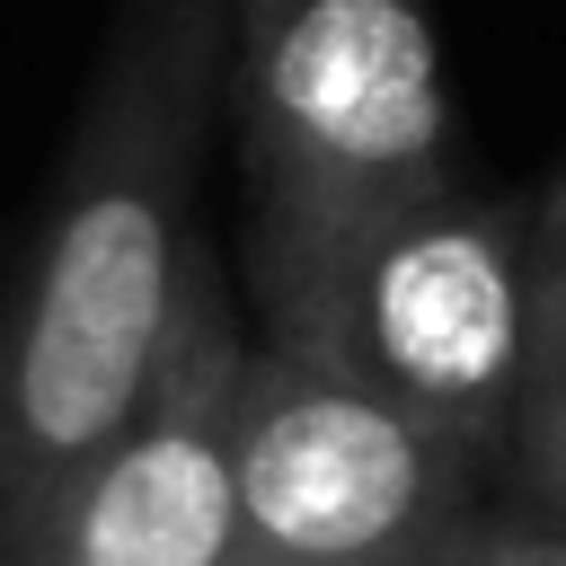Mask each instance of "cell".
Instances as JSON below:
<instances>
[{
  "label": "cell",
  "mask_w": 566,
  "mask_h": 566,
  "mask_svg": "<svg viewBox=\"0 0 566 566\" xmlns=\"http://www.w3.org/2000/svg\"><path fill=\"white\" fill-rule=\"evenodd\" d=\"M221 71L230 0H124L0 336V566L35 548L62 486L124 433L168 345Z\"/></svg>",
  "instance_id": "obj_1"
},
{
  "label": "cell",
  "mask_w": 566,
  "mask_h": 566,
  "mask_svg": "<svg viewBox=\"0 0 566 566\" xmlns=\"http://www.w3.org/2000/svg\"><path fill=\"white\" fill-rule=\"evenodd\" d=\"M248 283L292 318L371 230L451 195V80L424 0H283L230 27Z\"/></svg>",
  "instance_id": "obj_2"
},
{
  "label": "cell",
  "mask_w": 566,
  "mask_h": 566,
  "mask_svg": "<svg viewBox=\"0 0 566 566\" xmlns=\"http://www.w3.org/2000/svg\"><path fill=\"white\" fill-rule=\"evenodd\" d=\"M265 345L363 380L478 469L486 451H504L522 398L531 221L451 186L371 230L292 318L265 327Z\"/></svg>",
  "instance_id": "obj_3"
},
{
  "label": "cell",
  "mask_w": 566,
  "mask_h": 566,
  "mask_svg": "<svg viewBox=\"0 0 566 566\" xmlns=\"http://www.w3.org/2000/svg\"><path fill=\"white\" fill-rule=\"evenodd\" d=\"M239 548L283 566H442L469 531V460L363 380L256 345L230 407Z\"/></svg>",
  "instance_id": "obj_4"
},
{
  "label": "cell",
  "mask_w": 566,
  "mask_h": 566,
  "mask_svg": "<svg viewBox=\"0 0 566 566\" xmlns=\"http://www.w3.org/2000/svg\"><path fill=\"white\" fill-rule=\"evenodd\" d=\"M239 318L203 248H186L168 345L124 416V433L62 486L35 531V566H221L239 548L230 407H239ZM18 557V566H27Z\"/></svg>",
  "instance_id": "obj_5"
},
{
  "label": "cell",
  "mask_w": 566,
  "mask_h": 566,
  "mask_svg": "<svg viewBox=\"0 0 566 566\" xmlns=\"http://www.w3.org/2000/svg\"><path fill=\"white\" fill-rule=\"evenodd\" d=\"M531 504L566 522V239L531 256V354H522V398L504 433Z\"/></svg>",
  "instance_id": "obj_6"
},
{
  "label": "cell",
  "mask_w": 566,
  "mask_h": 566,
  "mask_svg": "<svg viewBox=\"0 0 566 566\" xmlns=\"http://www.w3.org/2000/svg\"><path fill=\"white\" fill-rule=\"evenodd\" d=\"M442 566H566V531H460Z\"/></svg>",
  "instance_id": "obj_7"
},
{
  "label": "cell",
  "mask_w": 566,
  "mask_h": 566,
  "mask_svg": "<svg viewBox=\"0 0 566 566\" xmlns=\"http://www.w3.org/2000/svg\"><path fill=\"white\" fill-rule=\"evenodd\" d=\"M539 239H548V248L566 239V168H557V186L539 195Z\"/></svg>",
  "instance_id": "obj_8"
},
{
  "label": "cell",
  "mask_w": 566,
  "mask_h": 566,
  "mask_svg": "<svg viewBox=\"0 0 566 566\" xmlns=\"http://www.w3.org/2000/svg\"><path fill=\"white\" fill-rule=\"evenodd\" d=\"M265 9H283V0H230V27H248V18H265Z\"/></svg>",
  "instance_id": "obj_9"
},
{
  "label": "cell",
  "mask_w": 566,
  "mask_h": 566,
  "mask_svg": "<svg viewBox=\"0 0 566 566\" xmlns=\"http://www.w3.org/2000/svg\"><path fill=\"white\" fill-rule=\"evenodd\" d=\"M221 566H283V557H265V548H230Z\"/></svg>",
  "instance_id": "obj_10"
},
{
  "label": "cell",
  "mask_w": 566,
  "mask_h": 566,
  "mask_svg": "<svg viewBox=\"0 0 566 566\" xmlns=\"http://www.w3.org/2000/svg\"><path fill=\"white\" fill-rule=\"evenodd\" d=\"M27 566H35V557H27Z\"/></svg>",
  "instance_id": "obj_11"
}]
</instances>
